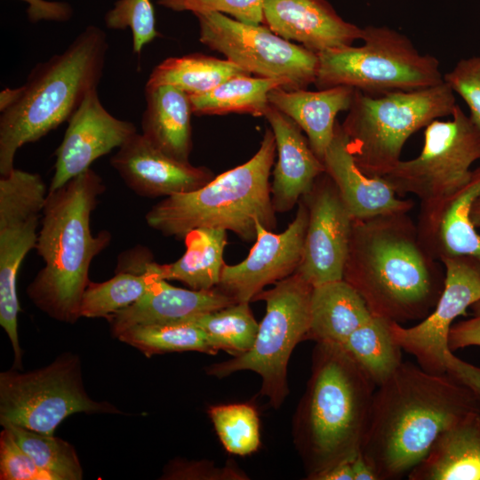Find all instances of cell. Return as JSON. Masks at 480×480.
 Segmentation results:
<instances>
[{
    "instance_id": "obj_1",
    "label": "cell",
    "mask_w": 480,
    "mask_h": 480,
    "mask_svg": "<svg viewBox=\"0 0 480 480\" xmlns=\"http://www.w3.org/2000/svg\"><path fill=\"white\" fill-rule=\"evenodd\" d=\"M472 412H480V402L456 378L402 362L376 388L361 452L379 480L400 479L445 429Z\"/></svg>"
},
{
    "instance_id": "obj_2",
    "label": "cell",
    "mask_w": 480,
    "mask_h": 480,
    "mask_svg": "<svg viewBox=\"0 0 480 480\" xmlns=\"http://www.w3.org/2000/svg\"><path fill=\"white\" fill-rule=\"evenodd\" d=\"M343 279L373 316L424 319L444 286L407 213L353 220Z\"/></svg>"
},
{
    "instance_id": "obj_3",
    "label": "cell",
    "mask_w": 480,
    "mask_h": 480,
    "mask_svg": "<svg viewBox=\"0 0 480 480\" xmlns=\"http://www.w3.org/2000/svg\"><path fill=\"white\" fill-rule=\"evenodd\" d=\"M376 388L341 345L316 343L310 375L292 418L293 444L306 479L361 452Z\"/></svg>"
},
{
    "instance_id": "obj_4",
    "label": "cell",
    "mask_w": 480,
    "mask_h": 480,
    "mask_svg": "<svg viewBox=\"0 0 480 480\" xmlns=\"http://www.w3.org/2000/svg\"><path fill=\"white\" fill-rule=\"evenodd\" d=\"M105 190L101 177L89 168L48 191L35 248L44 265L27 293L36 308L57 321L74 324L81 317L91 263L111 242L109 231L93 235L91 229V215Z\"/></svg>"
},
{
    "instance_id": "obj_5",
    "label": "cell",
    "mask_w": 480,
    "mask_h": 480,
    "mask_svg": "<svg viewBox=\"0 0 480 480\" xmlns=\"http://www.w3.org/2000/svg\"><path fill=\"white\" fill-rule=\"evenodd\" d=\"M108 38L87 26L61 53L36 64L25 84L0 93V174L14 169L17 151L68 122L104 70Z\"/></svg>"
},
{
    "instance_id": "obj_6",
    "label": "cell",
    "mask_w": 480,
    "mask_h": 480,
    "mask_svg": "<svg viewBox=\"0 0 480 480\" xmlns=\"http://www.w3.org/2000/svg\"><path fill=\"white\" fill-rule=\"evenodd\" d=\"M276 153L271 128L244 164L222 172L204 187L163 198L147 212L148 226L165 236L184 238L198 228L229 230L245 242L255 241L257 222L276 228L271 200V168Z\"/></svg>"
},
{
    "instance_id": "obj_7",
    "label": "cell",
    "mask_w": 480,
    "mask_h": 480,
    "mask_svg": "<svg viewBox=\"0 0 480 480\" xmlns=\"http://www.w3.org/2000/svg\"><path fill=\"white\" fill-rule=\"evenodd\" d=\"M457 105L455 93L445 81L377 96L356 90L341 127L359 169L383 177L401 161L410 136L434 120L452 116Z\"/></svg>"
},
{
    "instance_id": "obj_8",
    "label": "cell",
    "mask_w": 480,
    "mask_h": 480,
    "mask_svg": "<svg viewBox=\"0 0 480 480\" xmlns=\"http://www.w3.org/2000/svg\"><path fill=\"white\" fill-rule=\"evenodd\" d=\"M360 46L317 53L318 89L349 86L364 92L413 91L444 81L440 61L420 52L405 35L386 26L363 28Z\"/></svg>"
},
{
    "instance_id": "obj_9",
    "label": "cell",
    "mask_w": 480,
    "mask_h": 480,
    "mask_svg": "<svg viewBox=\"0 0 480 480\" xmlns=\"http://www.w3.org/2000/svg\"><path fill=\"white\" fill-rule=\"evenodd\" d=\"M451 116L427 125L420 155L401 160L383 176L397 195L420 199L423 228L430 236L446 207L471 180V166L480 159V133L469 116L457 105Z\"/></svg>"
},
{
    "instance_id": "obj_10",
    "label": "cell",
    "mask_w": 480,
    "mask_h": 480,
    "mask_svg": "<svg viewBox=\"0 0 480 480\" xmlns=\"http://www.w3.org/2000/svg\"><path fill=\"white\" fill-rule=\"evenodd\" d=\"M312 287L294 273L260 292L254 300L265 301L266 313L252 348L206 366L205 372L222 379L241 371L254 372L261 378L260 394L268 399L270 406L280 408L290 392V357L308 332Z\"/></svg>"
},
{
    "instance_id": "obj_11",
    "label": "cell",
    "mask_w": 480,
    "mask_h": 480,
    "mask_svg": "<svg viewBox=\"0 0 480 480\" xmlns=\"http://www.w3.org/2000/svg\"><path fill=\"white\" fill-rule=\"evenodd\" d=\"M122 413L108 402L87 394L76 355L65 353L43 368L0 373V422L7 421L43 434H53L69 415Z\"/></svg>"
},
{
    "instance_id": "obj_12",
    "label": "cell",
    "mask_w": 480,
    "mask_h": 480,
    "mask_svg": "<svg viewBox=\"0 0 480 480\" xmlns=\"http://www.w3.org/2000/svg\"><path fill=\"white\" fill-rule=\"evenodd\" d=\"M200 41L251 75L279 81L287 90L315 84L317 53L275 34L264 24H248L220 12L195 14Z\"/></svg>"
},
{
    "instance_id": "obj_13",
    "label": "cell",
    "mask_w": 480,
    "mask_h": 480,
    "mask_svg": "<svg viewBox=\"0 0 480 480\" xmlns=\"http://www.w3.org/2000/svg\"><path fill=\"white\" fill-rule=\"evenodd\" d=\"M47 195L37 173L14 168L0 178V324L12 344L17 369L21 367L17 278L25 257L36 248Z\"/></svg>"
},
{
    "instance_id": "obj_14",
    "label": "cell",
    "mask_w": 480,
    "mask_h": 480,
    "mask_svg": "<svg viewBox=\"0 0 480 480\" xmlns=\"http://www.w3.org/2000/svg\"><path fill=\"white\" fill-rule=\"evenodd\" d=\"M444 267L441 294L433 310L418 324L390 323L394 340L412 354L418 364L433 373H444L448 335L454 320L480 300V263L468 256H440Z\"/></svg>"
},
{
    "instance_id": "obj_15",
    "label": "cell",
    "mask_w": 480,
    "mask_h": 480,
    "mask_svg": "<svg viewBox=\"0 0 480 480\" xmlns=\"http://www.w3.org/2000/svg\"><path fill=\"white\" fill-rule=\"evenodd\" d=\"M301 199L308 220L295 273L312 286L343 279L353 219L334 182L324 172Z\"/></svg>"
},
{
    "instance_id": "obj_16",
    "label": "cell",
    "mask_w": 480,
    "mask_h": 480,
    "mask_svg": "<svg viewBox=\"0 0 480 480\" xmlns=\"http://www.w3.org/2000/svg\"><path fill=\"white\" fill-rule=\"evenodd\" d=\"M308 211L300 198L292 221L281 233L257 222V236L248 256L235 265L225 264L218 289L236 302H251L267 285L293 275L301 260Z\"/></svg>"
},
{
    "instance_id": "obj_17",
    "label": "cell",
    "mask_w": 480,
    "mask_h": 480,
    "mask_svg": "<svg viewBox=\"0 0 480 480\" xmlns=\"http://www.w3.org/2000/svg\"><path fill=\"white\" fill-rule=\"evenodd\" d=\"M68 123L62 142L55 152L54 173L48 191L62 187L137 132L133 123L118 119L107 111L97 88L87 93Z\"/></svg>"
},
{
    "instance_id": "obj_18",
    "label": "cell",
    "mask_w": 480,
    "mask_h": 480,
    "mask_svg": "<svg viewBox=\"0 0 480 480\" xmlns=\"http://www.w3.org/2000/svg\"><path fill=\"white\" fill-rule=\"evenodd\" d=\"M110 164L129 188L147 198L191 192L215 176L205 166H195L169 156L138 132L112 156Z\"/></svg>"
},
{
    "instance_id": "obj_19",
    "label": "cell",
    "mask_w": 480,
    "mask_h": 480,
    "mask_svg": "<svg viewBox=\"0 0 480 480\" xmlns=\"http://www.w3.org/2000/svg\"><path fill=\"white\" fill-rule=\"evenodd\" d=\"M263 24L318 53L352 45L363 28L344 20L326 0H265Z\"/></svg>"
},
{
    "instance_id": "obj_20",
    "label": "cell",
    "mask_w": 480,
    "mask_h": 480,
    "mask_svg": "<svg viewBox=\"0 0 480 480\" xmlns=\"http://www.w3.org/2000/svg\"><path fill=\"white\" fill-rule=\"evenodd\" d=\"M323 164L353 220L407 213L413 207L412 200L398 197L384 177L370 176L359 169L338 121Z\"/></svg>"
},
{
    "instance_id": "obj_21",
    "label": "cell",
    "mask_w": 480,
    "mask_h": 480,
    "mask_svg": "<svg viewBox=\"0 0 480 480\" xmlns=\"http://www.w3.org/2000/svg\"><path fill=\"white\" fill-rule=\"evenodd\" d=\"M264 117L273 131L277 154L271 183L272 204L276 212L284 213L312 190L317 178L325 172L324 166L291 117L271 104Z\"/></svg>"
},
{
    "instance_id": "obj_22",
    "label": "cell",
    "mask_w": 480,
    "mask_h": 480,
    "mask_svg": "<svg viewBox=\"0 0 480 480\" xmlns=\"http://www.w3.org/2000/svg\"><path fill=\"white\" fill-rule=\"evenodd\" d=\"M235 303L232 297L217 287L206 291L184 289L158 278L140 299L107 319L111 334L117 338L136 325L188 322Z\"/></svg>"
},
{
    "instance_id": "obj_23",
    "label": "cell",
    "mask_w": 480,
    "mask_h": 480,
    "mask_svg": "<svg viewBox=\"0 0 480 480\" xmlns=\"http://www.w3.org/2000/svg\"><path fill=\"white\" fill-rule=\"evenodd\" d=\"M355 92L354 88L344 85L316 92L277 86L268 92V102L300 127L311 148L323 162L334 135L336 116L349 109Z\"/></svg>"
},
{
    "instance_id": "obj_24",
    "label": "cell",
    "mask_w": 480,
    "mask_h": 480,
    "mask_svg": "<svg viewBox=\"0 0 480 480\" xmlns=\"http://www.w3.org/2000/svg\"><path fill=\"white\" fill-rule=\"evenodd\" d=\"M410 480H480V412H472L445 429Z\"/></svg>"
},
{
    "instance_id": "obj_25",
    "label": "cell",
    "mask_w": 480,
    "mask_h": 480,
    "mask_svg": "<svg viewBox=\"0 0 480 480\" xmlns=\"http://www.w3.org/2000/svg\"><path fill=\"white\" fill-rule=\"evenodd\" d=\"M146 108L141 134L154 147L180 162H189L192 150L190 96L172 85L145 87Z\"/></svg>"
},
{
    "instance_id": "obj_26",
    "label": "cell",
    "mask_w": 480,
    "mask_h": 480,
    "mask_svg": "<svg viewBox=\"0 0 480 480\" xmlns=\"http://www.w3.org/2000/svg\"><path fill=\"white\" fill-rule=\"evenodd\" d=\"M371 316L364 299L344 279L313 286L306 340L342 345Z\"/></svg>"
},
{
    "instance_id": "obj_27",
    "label": "cell",
    "mask_w": 480,
    "mask_h": 480,
    "mask_svg": "<svg viewBox=\"0 0 480 480\" xmlns=\"http://www.w3.org/2000/svg\"><path fill=\"white\" fill-rule=\"evenodd\" d=\"M184 239L186 251L176 261L158 264L161 277L176 280L190 289L206 291L216 288L220 281L227 230L198 228L189 231Z\"/></svg>"
},
{
    "instance_id": "obj_28",
    "label": "cell",
    "mask_w": 480,
    "mask_h": 480,
    "mask_svg": "<svg viewBox=\"0 0 480 480\" xmlns=\"http://www.w3.org/2000/svg\"><path fill=\"white\" fill-rule=\"evenodd\" d=\"M251 74L228 60L202 53L172 57L151 72L146 88L172 85L188 95L204 93L229 78Z\"/></svg>"
},
{
    "instance_id": "obj_29",
    "label": "cell",
    "mask_w": 480,
    "mask_h": 480,
    "mask_svg": "<svg viewBox=\"0 0 480 480\" xmlns=\"http://www.w3.org/2000/svg\"><path fill=\"white\" fill-rule=\"evenodd\" d=\"M282 84L271 78L237 76L201 94L189 95L193 114H250L264 116L269 105L268 92Z\"/></svg>"
},
{
    "instance_id": "obj_30",
    "label": "cell",
    "mask_w": 480,
    "mask_h": 480,
    "mask_svg": "<svg viewBox=\"0 0 480 480\" xmlns=\"http://www.w3.org/2000/svg\"><path fill=\"white\" fill-rule=\"evenodd\" d=\"M157 262L151 260L143 272L116 268L110 279L87 285L81 301V317L108 318L140 299L154 281L162 278Z\"/></svg>"
},
{
    "instance_id": "obj_31",
    "label": "cell",
    "mask_w": 480,
    "mask_h": 480,
    "mask_svg": "<svg viewBox=\"0 0 480 480\" xmlns=\"http://www.w3.org/2000/svg\"><path fill=\"white\" fill-rule=\"evenodd\" d=\"M372 316L341 345L378 387L386 381L402 361V348L394 340L390 323Z\"/></svg>"
},
{
    "instance_id": "obj_32",
    "label": "cell",
    "mask_w": 480,
    "mask_h": 480,
    "mask_svg": "<svg viewBox=\"0 0 480 480\" xmlns=\"http://www.w3.org/2000/svg\"><path fill=\"white\" fill-rule=\"evenodd\" d=\"M480 195V167L444 210L432 236L439 244V256H468L480 263V233L470 220V208Z\"/></svg>"
},
{
    "instance_id": "obj_33",
    "label": "cell",
    "mask_w": 480,
    "mask_h": 480,
    "mask_svg": "<svg viewBox=\"0 0 480 480\" xmlns=\"http://www.w3.org/2000/svg\"><path fill=\"white\" fill-rule=\"evenodd\" d=\"M117 339L139 349L147 357L184 351L218 353L204 332L189 322L136 325L124 331Z\"/></svg>"
},
{
    "instance_id": "obj_34",
    "label": "cell",
    "mask_w": 480,
    "mask_h": 480,
    "mask_svg": "<svg viewBox=\"0 0 480 480\" xmlns=\"http://www.w3.org/2000/svg\"><path fill=\"white\" fill-rule=\"evenodd\" d=\"M188 322L203 330L218 352L223 350L234 356L252 348L259 331L249 302H236Z\"/></svg>"
},
{
    "instance_id": "obj_35",
    "label": "cell",
    "mask_w": 480,
    "mask_h": 480,
    "mask_svg": "<svg viewBox=\"0 0 480 480\" xmlns=\"http://www.w3.org/2000/svg\"><path fill=\"white\" fill-rule=\"evenodd\" d=\"M36 464L54 480H81L83 468L75 448L53 434H43L11 422H0Z\"/></svg>"
},
{
    "instance_id": "obj_36",
    "label": "cell",
    "mask_w": 480,
    "mask_h": 480,
    "mask_svg": "<svg viewBox=\"0 0 480 480\" xmlns=\"http://www.w3.org/2000/svg\"><path fill=\"white\" fill-rule=\"evenodd\" d=\"M209 417L224 449L247 456L260 445V422L256 408L248 403L212 405Z\"/></svg>"
},
{
    "instance_id": "obj_37",
    "label": "cell",
    "mask_w": 480,
    "mask_h": 480,
    "mask_svg": "<svg viewBox=\"0 0 480 480\" xmlns=\"http://www.w3.org/2000/svg\"><path fill=\"white\" fill-rule=\"evenodd\" d=\"M104 20L108 28L132 30V50L136 54L159 36L151 0H117L105 14Z\"/></svg>"
},
{
    "instance_id": "obj_38",
    "label": "cell",
    "mask_w": 480,
    "mask_h": 480,
    "mask_svg": "<svg viewBox=\"0 0 480 480\" xmlns=\"http://www.w3.org/2000/svg\"><path fill=\"white\" fill-rule=\"evenodd\" d=\"M265 0H157L156 4L174 12L194 14L220 12L248 24H263Z\"/></svg>"
},
{
    "instance_id": "obj_39",
    "label": "cell",
    "mask_w": 480,
    "mask_h": 480,
    "mask_svg": "<svg viewBox=\"0 0 480 480\" xmlns=\"http://www.w3.org/2000/svg\"><path fill=\"white\" fill-rule=\"evenodd\" d=\"M0 479L54 480V477L39 468L4 428L0 435Z\"/></svg>"
},
{
    "instance_id": "obj_40",
    "label": "cell",
    "mask_w": 480,
    "mask_h": 480,
    "mask_svg": "<svg viewBox=\"0 0 480 480\" xmlns=\"http://www.w3.org/2000/svg\"><path fill=\"white\" fill-rule=\"evenodd\" d=\"M444 79L466 102L469 117L480 133V56L460 60Z\"/></svg>"
},
{
    "instance_id": "obj_41",
    "label": "cell",
    "mask_w": 480,
    "mask_h": 480,
    "mask_svg": "<svg viewBox=\"0 0 480 480\" xmlns=\"http://www.w3.org/2000/svg\"><path fill=\"white\" fill-rule=\"evenodd\" d=\"M166 479L245 480L246 474L235 466L216 467L210 461H175L164 471Z\"/></svg>"
},
{
    "instance_id": "obj_42",
    "label": "cell",
    "mask_w": 480,
    "mask_h": 480,
    "mask_svg": "<svg viewBox=\"0 0 480 480\" xmlns=\"http://www.w3.org/2000/svg\"><path fill=\"white\" fill-rule=\"evenodd\" d=\"M469 318L454 323L448 335V348L454 353L471 346L480 347V300L470 307Z\"/></svg>"
},
{
    "instance_id": "obj_43",
    "label": "cell",
    "mask_w": 480,
    "mask_h": 480,
    "mask_svg": "<svg viewBox=\"0 0 480 480\" xmlns=\"http://www.w3.org/2000/svg\"><path fill=\"white\" fill-rule=\"evenodd\" d=\"M28 4V20L36 23L42 20L63 22L73 15V8L67 2L49 0H20Z\"/></svg>"
},
{
    "instance_id": "obj_44",
    "label": "cell",
    "mask_w": 480,
    "mask_h": 480,
    "mask_svg": "<svg viewBox=\"0 0 480 480\" xmlns=\"http://www.w3.org/2000/svg\"><path fill=\"white\" fill-rule=\"evenodd\" d=\"M444 361L446 372L469 388L480 402V367L457 357L451 350Z\"/></svg>"
},
{
    "instance_id": "obj_45",
    "label": "cell",
    "mask_w": 480,
    "mask_h": 480,
    "mask_svg": "<svg viewBox=\"0 0 480 480\" xmlns=\"http://www.w3.org/2000/svg\"><path fill=\"white\" fill-rule=\"evenodd\" d=\"M350 464L354 480H379L374 469L361 452L350 460Z\"/></svg>"
},
{
    "instance_id": "obj_46",
    "label": "cell",
    "mask_w": 480,
    "mask_h": 480,
    "mask_svg": "<svg viewBox=\"0 0 480 480\" xmlns=\"http://www.w3.org/2000/svg\"><path fill=\"white\" fill-rule=\"evenodd\" d=\"M313 480H354L350 460L331 467L316 476Z\"/></svg>"
},
{
    "instance_id": "obj_47",
    "label": "cell",
    "mask_w": 480,
    "mask_h": 480,
    "mask_svg": "<svg viewBox=\"0 0 480 480\" xmlns=\"http://www.w3.org/2000/svg\"><path fill=\"white\" fill-rule=\"evenodd\" d=\"M469 215L474 226L476 228H480V195L474 200Z\"/></svg>"
}]
</instances>
